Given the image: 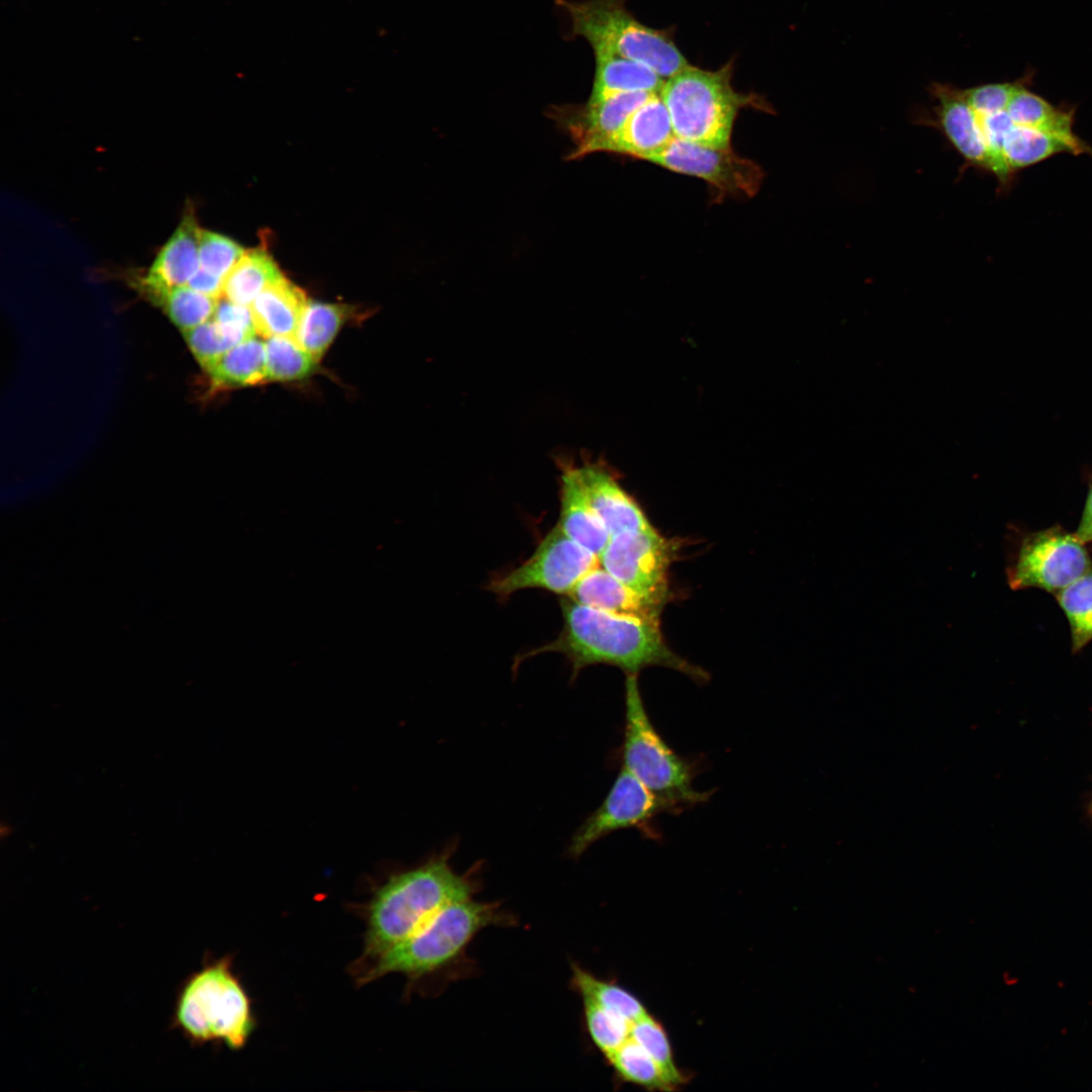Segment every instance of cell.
Instances as JSON below:
<instances>
[{
    "label": "cell",
    "mask_w": 1092,
    "mask_h": 1092,
    "mask_svg": "<svg viewBox=\"0 0 1092 1092\" xmlns=\"http://www.w3.org/2000/svg\"><path fill=\"white\" fill-rule=\"evenodd\" d=\"M563 627L550 643L520 656L518 666L530 656L545 652L563 654L571 666V679L594 664H609L626 673H638L648 666H664L680 671L697 681L707 672L672 652L664 642L658 623L617 615L586 607L575 601H560Z\"/></svg>",
    "instance_id": "obj_1"
},
{
    "label": "cell",
    "mask_w": 1092,
    "mask_h": 1092,
    "mask_svg": "<svg viewBox=\"0 0 1092 1092\" xmlns=\"http://www.w3.org/2000/svg\"><path fill=\"white\" fill-rule=\"evenodd\" d=\"M454 845L424 863L392 875L367 906L364 959L375 960L407 938L444 906L474 897L477 869L459 874L450 863Z\"/></svg>",
    "instance_id": "obj_2"
},
{
    "label": "cell",
    "mask_w": 1092,
    "mask_h": 1092,
    "mask_svg": "<svg viewBox=\"0 0 1092 1092\" xmlns=\"http://www.w3.org/2000/svg\"><path fill=\"white\" fill-rule=\"evenodd\" d=\"M516 919L497 902L474 897L452 902L407 938L373 960L358 977L366 984L389 974H401L412 983L459 963L473 938L489 926H511Z\"/></svg>",
    "instance_id": "obj_3"
},
{
    "label": "cell",
    "mask_w": 1092,
    "mask_h": 1092,
    "mask_svg": "<svg viewBox=\"0 0 1092 1092\" xmlns=\"http://www.w3.org/2000/svg\"><path fill=\"white\" fill-rule=\"evenodd\" d=\"M733 60L715 71L688 66L664 81L659 92L675 138L710 147L730 146L740 110L771 112L765 99L734 89Z\"/></svg>",
    "instance_id": "obj_4"
},
{
    "label": "cell",
    "mask_w": 1092,
    "mask_h": 1092,
    "mask_svg": "<svg viewBox=\"0 0 1092 1092\" xmlns=\"http://www.w3.org/2000/svg\"><path fill=\"white\" fill-rule=\"evenodd\" d=\"M173 1027L194 1044L218 1041L233 1051L246 1045L256 1019L231 956L209 960L187 977L177 994Z\"/></svg>",
    "instance_id": "obj_5"
},
{
    "label": "cell",
    "mask_w": 1092,
    "mask_h": 1092,
    "mask_svg": "<svg viewBox=\"0 0 1092 1092\" xmlns=\"http://www.w3.org/2000/svg\"><path fill=\"white\" fill-rule=\"evenodd\" d=\"M622 766L633 774L668 813H680L707 802L711 792L694 788L695 765L678 755L652 724L638 686L637 674L625 680V726Z\"/></svg>",
    "instance_id": "obj_6"
},
{
    "label": "cell",
    "mask_w": 1092,
    "mask_h": 1092,
    "mask_svg": "<svg viewBox=\"0 0 1092 1092\" xmlns=\"http://www.w3.org/2000/svg\"><path fill=\"white\" fill-rule=\"evenodd\" d=\"M576 35L592 46L595 55H610L641 63L666 80L691 64L678 50L670 29L640 22L625 0L561 1Z\"/></svg>",
    "instance_id": "obj_7"
},
{
    "label": "cell",
    "mask_w": 1092,
    "mask_h": 1092,
    "mask_svg": "<svg viewBox=\"0 0 1092 1092\" xmlns=\"http://www.w3.org/2000/svg\"><path fill=\"white\" fill-rule=\"evenodd\" d=\"M1091 568V557L1077 535L1053 526L1020 538L1006 577L1012 590L1036 587L1055 596Z\"/></svg>",
    "instance_id": "obj_8"
},
{
    "label": "cell",
    "mask_w": 1092,
    "mask_h": 1092,
    "mask_svg": "<svg viewBox=\"0 0 1092 1092\" xmlns=\"http://www.w3.org/2000/svg\"><path fill=\"white\" fill-rule=\"evenodd\" d=\"M596 566L598 556L571 540L556 525L541 540L532 556L490 580L487 588L499 599L527 588L569 596L577 582Z\"/></svg>",
    "instance_id": "obj_9"
},
{
    "label": "cell",
    "mask_w": 1092,
    "mask_h": 1092,
    "mask_svg": "<svg viewBox=\"0 0 1092 1092\" xmlns=\"http://www.w3.org/2000/svg\"><path fill=\"white\" fill-rule=\"evenodd\" d=\"M650 163L706 181L718 200L727 196H754L764 172L755 162L736 154L731 146L710 147L674 138Z\"/></svg>",
    "instance_id": "obj_10"
},
{
    "label": "cell",
    "mask_w": 1092,
    "mask_h": 1092,
    "mask_svg": "<svg viewBox=\"0 0 1092 1092\" xmlns=\"http://www.w3.org/2000/svg\"><path fill=\"white\" fill-rule=\"evenodd\" d=\"M664 812H668L666 806L622 766L603 803L572 834L567 854L577 858L597 841L621 829L636 828L656 839L658 832L652 821Z\"/></svg>",
    "instance_id": "obj_11"
},
{
    "label": "cell",
    "mask_w": 1092,
    "mask_h": 1092,
    "mask_svg": "<svg viewBox=\"0 0 1092 1092\" xmlns=\"http://www.w3.org/2000/svg\"><path fill=\"white\" fill-rule=\"evenodd\" d=\"M674 543L652 526L612 535L599 558L613 576L636 592L665 602Z\"/></svg>",
    "instance_id": "obj_12"
},
{
    "label": "cell",
    "mask_w": 1092,
    "mask_h": 1092,
    "mask_svg": "<svg viewBox=\"0 0 1092 1092\" xmlns=\"http://www.w3.org/2000/svg\"><path fill=\"white\" fill-rule=\"evenodd\" d=\"M653 93L612 95L580 106L557 107L551 116L570 134L574 150L568 160L597 152L609 153L612 143L630 114Z\"/></svg>",
    "instance_id": "obj_13"
},
{
    "label": "cell",
    "mask_w": 1092,
    "mask_h": 1092,
    "mask_svg": "<svg viewBox=\"0 0 1092 1092\" xmlns=\"http://www.w3.org/2000/svg\"><path fill=\"white\" fill-rule=\"evenodd\" d=\"M200 232L193 213L185 212L142 279L144 290L155 302L160 303L173 288L187 285L199 270Z\"/></svg>",
    "instance_id": "obj_14"
},
{
    "label": "cell",
    "mask_w": 1092,
    "mask_h": 1092,
    "mask_svg": "<svg viewBox=\"0 0 1092 1092\" xmlns=\"http://www.w3.org/2000/svg\"><path fill=\"white\" fill-rule=\"evenodd\" d=\"M586 607L658 623L664 602L644 596L596 566L574 586L568 596Z\"/></svg>",
    "instance_id": "obj_15"
},
{
    "label": "cell",
    "mask_w": 1092,
    "mask_h": 1092,
    "mask_svg": "<svg viewBox=\"0 0 1092 1092\" xmlns=\"http://www.w3.org/2000/svg\"><path fill=\"white\" fill-rule=\"evenodd\" d=\"M583 492L610 536L651 526L637 503L604 468L595 464L575 466Z\"/></svg>",
    "instance_id": "obj_16"
},
{
    "label": "cell",
    "mask_w": 1092,
    "mask_h": 1092,
    "mask_svg": "<svg viewBox=\"0 0 1092 1092\" xmlns=\"http://www.w3.org/2000/svg\"><path fill=\"white\" fill-rule=\"evenodd\" d=\"M675 138L668 110L659 93H653L627 118L609 153L650 162Z\"/></svg>",
    "instance_id": "obj_17"
},
{
    "label": "cell",
    "mask_w": 1092,
    "mask_h": 1092,
    "mask_svg": "<svg viewBox=\"0 0 1092 1092\" xmlns=\"http://www.w3.org/2000/svg\"><path fill=\"white\" fill-rule=\"evenodd\" d=\"M930 92L934 100L933 114L938 127L967 162L988 171L987 149L962 89L949 84L934 83Z\"/></svg>",
    "instance_id": "obj_18"
},
{
    "label": "cell",
    "mask_w": 1092,
    "mask_h": 1092,
    "mask_svg": "<svg viewBox=\"0 0 1092 1092\" xmlns=\"http://www.w3.org/2000/svg\"><path fill=\"white\" fill-rule=\"evenodd\" d=\"M557 526L571 540L598 557L610 540V533L589 505L576 474L566 466L560 478V514Z\"/></svg>",
    "instance_id": "obj_19"
},
{
    "label": "cell",
    "mask_w": 1092,
    "mask_h": 1092,
    "mask_svg": "<svg viewBox=\"0 0 1092 1092\" xmlns=\"http://www.w3.org/2000/svg\"><path fill=\"white\" fill-rule=\"evenodd\" d=\"M307 301L304 291L285 277L271 283L250 305L256 332L295 339Z\"/></svg>",
    "instance_id": "obj_20"
},
{
    "label": "cell",
    "mask_w": 1092,
    "mask_h": 1092,
    "mask_svg": "<svg viewBox=\"0 0 1092 1092\" xmlns=\"http://www.w3.org/2000/svg\"><path fill=\"white\" fill-rule=\"evenodd\" d=\"M1027 78L1019 80L1006 108L1014 124L1040 129L1062 139L1071 147L1073 155L1092 156L1090 145L1073 131L1075 110L1052 105L1027 89Z\"/></svg>",
    "instance_id": "obj_21"
},
{
    "label": "cell",
    "mask_w": 1092,
    "mask_h": 1092,
    "mask_svg": "<svg viewBox=\"0 0 1092 1092\" xmlns=\"http://www.w3.org/2000/svg\"><path fill=\"white\" fill-rule=\"evenodd\" d=\"M596 72L588 100L632 92L659 93L662 79L649 67L621 57L595 55Z\"/></svg>",
    "instance_id": "obj_22"
},
{
    "label": "cell",
    "mask_w": 1092,
    "mask_h": 1092,
    "mask_svg": "<svg viewBox=\"0 0 1092 1092\" xmlns=\"http://www.w3.org/2000/svg\"><path fill=\"white\" fill-rule=\"evenodd\" d=\"M282 277L284 275L267 251H246L224 278L222 297L250 307L263 289Z\"/></svg>",
    "instance_id": "obj_23"
},
{
    "label": "cell",
    "mask_w": 1092,
    "mask_h": 1092,
    "mask_svg": "<svg viewBox=\"0 0 1092 1092\" xmlns=\"http://www.w3.org/2000/svg\"><path fill=\"white\" fill-rule=\"evenodd\" d=\"M207 372L215 386H248L266 382L265 343L255 337L240 343Z\"/></svg>",
    "instance_id": "obj_24"
},
{
    "label": "cell",
    "mask_w": 1092,
    "mask_h": 1092,
    "mask_svg": "<svg viewBox=\"0 0 1092 1092\" xmlns=\"http://www.w3.org/2000/svg\"><path fill=\"white\" fill-rule=\"evenodd\" d=\"M570 985L581 999H588L630 1023L648 1013L643 1003L630 991L613 980L596 977L576 963L571 964Z\"/></svg>",
    "instance_id": "obj_25"
},
{
    "label": "cell",
    "mask_w": 1092,
    "mask_h": 1092,
    "mask_svg": "<svg viewBox=\"0 0 1092 1092\" xmlns=\"http://www.w3.org/2000/svg\"><path fill=\"white\" fill-rule=\"evenodd\" d=\"M1071 153V147L1062 139L1046 131L1014 124L1003 144V157L1012 174L1037 164L1054 155Z\"/></svg>",
    "instance_id": "obj_26"
},
{
    "label": "cell",
    "mask_w": 1092,
    "mask_h": 1092,
    "mask_svg": "<svg viewBox=\"0 0 1092 1092\" xmlns=\"http://www.w3.org/2000/svg\"><path fill=\"white\" fill-rule=\"evenodd\" d=\"M348 314L349 308L346 305L308 299L297 330L296 342L318 361Z\"/></svg>",
    "instance_id": "obj_27"
},
{
    "label": "cell",
    "mask_w": 1092,
    "mask_h": 1092,
    "mask_svg": "<svg viewBox=\"0 0 1092 1092\" xmlns=\"http://www.w3.org/2000/svg\"><path fill=\"white\" fill-rule=\"evenodd\" d=\"M606 1060L621 1082L649 1091L675 1090L656 1061L630 1037Z\"/></svg>",
    "instance_id": "obj_28"
},
{
    "label": "cell",
    "mask_w": 1092,
    "mask_h": 1092,
    "mask_svg": "<svg viewBox=\"0 0 1092 1092\" xmlns=\"http://www.w3.org/2000/svg\"><path fill=\"white\" fill-rule=\"evenodd\" d=\"M1055 598L1068 620L1072 651L1076 653L1092 641V568Z\"/></svg>",
    "instance_id": "obj_29"
},
{
    "label": "cell",
    "mask_w": 1092,
    "mask_h": 1092,
    "mask_svg": "<svg viewBox=\"0 0 1092 1092\" xmlns=\"http://www.w3.org/2000/svg\"><path fill=\"white\" fill-rule=\"evenodd\" d=\"M267 381H290L307 377L317 361L295 339L271 337L265 342Z\"/></svg>",
    "instance_id": "obj_30"
},
{
    "label": "cell",
    "mask_w": 1092,
    "mask_h": 1092,
    "mask_svg": "<svg viewBox=\"0 0 1092 1092\" xmlns=\"http://www.w3.org/2000/svg\"><path fill=\"white\" fill-rule=\"evenodd\" d=\"M630 1038L637 1042L661 1067L677 1090L690 1076L675 1063L672 1046L663 1025L649 1013L631 1024Z\"/></svg>",
    "instance_id": "obj_31"
},
{
    "label": "cell",
    "mask_w": 1092,
    "mask_h": 1092,
    "mask_svg": "<svg viewBox=\"0 0 1092 1092\" xmlns=\"http://www.w3.org/2000/svg\"><path fill=\"white\" fill-rule=\"evenodd\" d=\"M581 1001L587 1034L599 1052L608 1058L629 1039L632 1023L588 999Z\"/></svg>",
    "instance_id": "obj_32"
},
{
    "label": "cell",
    "mask_w": 1092,
    "mask_h": 1092,
    "mask_svg": "<svg viewBox=\"0 0 1092 1092\" xmlns=\"http://www.w3.org/2000/svg\"><path fill=\"white\" fill-rule=\"evenodd\" d=\"M184 337L196 360L206 371L211 369L226 352L249 339L213 320L185 331Z\"/></svg>",
    "instance_id": "obj_33"
},
{
    "label": "cell",
    "mask_w": 1092,
    "mask_h": 1092,
    "mask_svg": "<svg viewBox=\"0 0 1092 1092\" xmlns=\"http://www.w3.org/2000/svg\"><path fill=\"white\" fill-rule=\"evenodd\" d=\"M171 321L183 332L212 318L217 299L188 285L173 288L160 301Z\"/></svg>",
    "instance_id": "obj_34"
},
{
    "label": "cell",
    "mask_w": 1092,
    "mask_h": 1092,
    "mask_svg": "<svg viewBox=\"0 0 1092 1092\" xmlns=\"http://www.w3.org/2000/svg\"><path fill=\"white\" fill-rule=\"evenodd\" d=\"M246 251L232 239L201 230L199 238L200 269L224 279Z\"/></svg>",
    "instance_id": "obj_35"
},
{
    "label": "cell",
    "mask_w": 1092,
    "mask_h": 1092,
    "mask_svg": "<svg viewBox=\"0 0 1092 1092\" xmlns=\"http://www.w3.org/2000/svg\"><path fill=\"white\" fill-rule=\"evenodd\" d=\"M212 320L249 339L255 337L256 329L249 306L235 303L226 298H219Z\"/></svg>",
    "instance_id": "obj_36"
},
{
    "label": "cell",
    "mask_w": 1092,
    "mask_h": 1092,
    "mask_svg": "<svg viewBox=\"0 0 1092 1092\" xmlns=\"http://www.w3.org/2000/svg\"><path fill=\"white\" fill-rule=\"evenodd\" d=\"M223 281L224 279L199 268L187 285L201 293L219 299L222 297Z\"/></svg>",
    "instance_id": "obj_37"
},
{
    "label": "cell",
    "mask_w": 1092,
    "mask_h": 1092,
    "mask_svg": "<svg viewBox=\"0 0 1092 1092\" xmlns=\"http://www.w3.org/2000/svg\"><path fill=\"white\" fill-rule=\"evenodd\" d=\"M1075 534L1084 544L1092 542V476L1088 485L1081 520Z\"/></svg>",
    "instance_id": "obj_38"
},
{
    "label": "cell",
    "mask_w": 1092,
    "mask_h": 1092,
    "mask_svg": "<svg viewBox=\"0 0 1092 1092\" xmlns=\"http://www.w3.org/2000/svg\"><path fill=\"white\" fill-rule=\"evenodd\" d=\"M1088 812L1092 816V797H1091L1090 802H1089Z\"/></svg>",
    "instance_id": "obj_39"
}]
</instances>
